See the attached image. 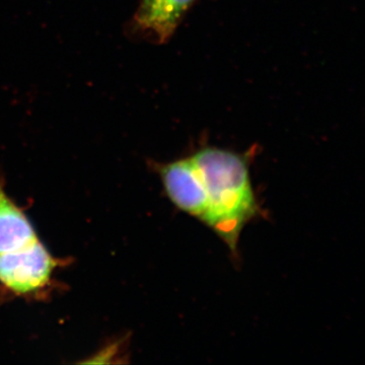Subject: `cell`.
I'll use <instances>...</instances> for the list:
<instances>
[{
    "mask_svg": "<svg viewBox=\"0 0 365 365\" xmlns=\"http://www.w3.org/2000/svg\"><path fill=\"white\" fill-rule=\"evenodd\" d=\"M191 158L207 195L203 222L235 253L242 228L259 211L249 160L241 153L215 146L200 148Z\"/></svg>",
    "mask_w": 365,
    "mask_h": 365,
    "instance_id": "cell-1",
    "label": "cell"
},
{
    "mask_svg": "<svg viewBox=\"0 0 365 365\" xmlns=\"http://www.w3.org/2000/svg\"><path fill=\"white\" fill-rule=\"evenodd\" d=\"M155 167L170 202L203 222L207 212V195L202 177L192 158L155 163Z\"/></svg>",
    "mask_w": 365,
    "mask_h": 365,
    "instance_id": "cell-3",
    "label": "cell"
},
{
    "mask_svg": "<svg viewBox=\"0 0 365 365\" xmlns=\"http://www.w3.org/2000/svg\"><path fill=\"white\" fill-rule=\"evenodd\" d=\"M39 240L30 218L9 195L0 178V254L18 251Z\"/></svg>",
    "mask_w": 365,
    "mask_h": 365,
    "instance_id": "cell-5",
    "label": "cell"
},
{
    "mask_svg": "<svg viewBox=\"0 0 365 365\" xmlns=\"http://www.w3.org/2000/svg\"><path fill=\"white\" fill-rule=\"evenodd\" d=\"M66 265L42 241L25 248L0 254V292L29 300L47 299L56 287L55 274Z\"/></svg>",
    "mask_w": 365,
    "mask_h": 365,
    "instance_id": "cell-2",
    "label": "cell"
},
{
    "mask_svg": "<svg viewBox=\"0 0 365 365\" xmlns=\"http://www.w3.org/2000/svg\"><path fill=\"white\" fill-rule=\"evenodd\" d=\"M196 0H140L132 30L157 43L169 41Z\"/></svg>",
    "mask_w": 365,
    "mask_h": 365,
    "instance_id": "cell-4",
    "label": "cell"
}]
</instances>
